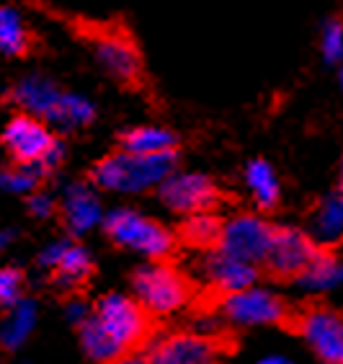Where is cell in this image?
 <instances>
[{"label": "cell", "mask_w": 343, "mask_h": 364, "mask_svg": "<svg viewBox=\"0 0 343 364\" xmlns=\"http://www.w3.org/2000/svg\"><path fill=\"white\" fill-rule=\"evenodd\" d=\"M11 101L60 132L85 129L98 117V106L91 96L65 88L47 73H26L18 77L11 85Z\"/></svg>", "instance_id": "6da1fadb"}, {"label": "cell", "mask_w": 343, "mask_h": 364, "mask_svg": "<svg viewBox=\"0 0 343 364\" xmlns=\"http://www.w3.org/2000/svg\"><path fill=\"white\" fill-rule=\"evenodd\" d=\"M175 168H178V150L160 155L114 150L93 163L91 181L96 189L111 191V194H147V191H158V186Z\"/></svg>", "instance_id": "7a4b0ae2"}, {"label": "cell", "mask_w": 343, "mask_h": 364, "mask_svg": "<svg viewBox=\"0 0 343 364\" xmlns=\"http://www.w3.org/2000/svg\"><path fill=\"white\" fill-rule=\"evenodd\" d=\"M0 142L13 163L39 166L44 173H55L62 166L67 147L55 134V129L34 114L18 112L3 124Z\"/></svg>", "instance_id": "3957f363"}, {"label": "cell", "mask_w": 343, "mask_h": 364, "mask_svg": "<svg viewBox=\"0 0 343 364\" xmlns=\"http://www.w3.org/2000/svg\"><path fill=\"white\" fill-rule=\"evenodd\" d=\"M104 232L114 245L140 253L147 261L168 259L175 248L173 230L150 215L137 212L134 207H116V210L106 212Z\"/></svg>", "instance_id": "277c9868"}, {"label": "cell", "mask_w": 343, "mask_h": 364, "mask_svg": "<svg viewBox=\"0 0 343 364\" xmlns=\"http://www.w3.org/2000/svg\"><path fill=\"white\" fill-rule=\"evenodd\" d=\"M132 294L150 316H173L191 297L186 274L163 261H145L132 274Z\"/></svg>", "instance_id": "5b68a950"}, {"label": "cell", "mask_w": 343, "mask_h": 364, "mask_svg": "<svg viewBox=\"0 0 343 364\" xmlns=\"http://www.w3.org/2000/svg\"><path fill=\"white\" fill-rule=\"evenodd\" d=\"M93 318L119 346L121 354L145 349V343H150V313L137 302L134 294H104L93 305Z\"/></svg>", "instance_id": "8992f818"}, {"label": "cell", "mask_w": 343, "mask_h": 364, "mask_svg": "<svg viewBox=\"0 0 343 364\" xmlns=\"http://www.w3.org/2000/svg\"><path fill=\"white\" fill-rule=\"evenodd\" d=\"M289 328L305 338L322 364H343V313L325 302H310L297 310Z\"/></svg>", "instance_id": "52a82bcc"}, {"label": "cell", "mask_w": 343, "mask_h": 364, "mask_svg": "<svg viewBox=\"0 0 343 364\" xmlns=\"http://www.w3.org/2000/svg\"><path fill=\"white\" fill-rule=\"evenodd\" d=\"M217 313L224 321L235 323V326H284L289 328L294 318V310L289 308L284 297L266 287L253 284L240 292L222 294Z\"/></svg>", "instance_id": "ba28073f"}, {"label": "cell", "mask_w": 343, "mask_h": 364, "mask_svg": "<svg viewBox=\"0 0 343 364\" xmlns=\"http://www.w3.org/2000/svg\"><path fill=\"white\" fill-rule=\"evenodd\" d=\"M36 264L44 272H49L52 284L65 294H75L77 289H83V284L91 279L96 269L91 248H85L70 235L49 240L36 256Z\"/></svg>", "instance_id": "9c48e42d"}, {"label": "cell", "mask_w": 343, "mask_h": 364, "mask_svg": "<svg viewBox=\"0 0 343 364\" xmlns=\"http://www.w3.org/2000/svg\"><path fill=\"white\" fill-rule=\"evenodd\" d=\"M273 230H276V225H271L256 212H238L222 223V235H219L217 248L235 256V259H243L253 267L263 269Z\"/></svg>", "instance_id": "30bf717a"}, {"label": "cell", "mask_w": 343, "mask_h": 364, "mask_svg": "<svg viewBox=\"0 0 343 364\" xmlns=\"http://www.w3.org/2000/svg\"><path fill=\"white\" fill-rule=\"evenodd\" d=\"M158 199H160L175 215H196V212H209L219 202L217 183L207 173L199 171H181L175 168L165 181L158 186Z\"/></svg>", "instance_id": "8fae6325"}, {"label": "cell", "mask_w": 343, "mask_h": 364, "mask_svg": "<svg viewBox=\"0 0 343 364\" xmlns=\"http://www.w3.org/2000/svg\"><path fill=\"white\" fill-rule=\"evenodd\" d=\"M320 245L310 238L307 230L300 228H276L271 238V248L266 253L263 269L268 277L281 282H297L302 272L315 259Z\"/></svg>", "instance_id": "7c38bea8"}, {"label": "cell", "mask_w": 343, "mask_h": 364, "mask_svg": "<svg viewBox=\"0 0 343 364\" xmlns=\"http://www.w3.org/2000/svg\"><path fill=\"white\" fill-rule=\"evenodd\" d=\"M88 47L96 60V65L114 77L116 83L134 85L142 75V57L140 49L134 47V42L124 31L116 28H101L96 34L88 36Z\"/></svg>", "instance_id": "4fadbf2b"}, {"label": "cell", "mask_w": 343, "mask_h": 364, "mask_svg": "<svg viewBox=\"0 0 343 364\" xmlns=\"http://www.w3.org/2000/svg\"><path fill=\"white\" fill-rule=\"evenodd\" d=\"M150 364H219L222 343L212 333H189L178 331L147 343Z\"/></svg>", "instance_id": "5bb4252c"}, {"label": "cell", "mask_w": 343, "mask_h": 364, "mask_svg": "<svg viewBox=\"0 0 343 364\" xmlns=\"http://www.w3.org/2000/svg\"><path fill=\"white\" fill-rule=\"evenodd\" d=\"M104 204L93 181H70L60 194V220L70 238H83L104 228Z\"/></svg>", "instance_id": "9a60e30c"}, {"label": "cell", "mask_w": 343, "mask_h": 364, "mask_svg": "<svg viewBox=\"0 0 343 364\" xmlns=\"http://www.w3.org/2000/svg\"><path fill=\"white\" fill-rule=\"evenodd\" d=\"M199 269H202L204 279L209 282V287L217 289L219 294H232L253 287V284H258L261 274L258 267H253L243 259H235V256L219 251V248L204 251Z\"/></svg>", "instance_id": "2e32d148"}, {"label": "cell", "mask_w": 343, "mask_h": 364, "mask_svg": "<svg viewBox=\"0 0 343 364\" xmlns=\"http://www.w3.org/2000/svg\"><path fill=\"white\" fill-rule=\"evenodd\" d=\"M307 235L320 248L336 245L343 240V191H330L315 204L310 215Z\"/></svg>", "instance_id": "e0dca14e"}, {"label": "cell", "mask_w": 343, "mask_h": 364, "mask_svg": "<svg viewBox=\"0 0 343 364\" xmlns=\"http://www.w3.org/2000/svg\"><path fill=\"white\" fill-rule=\"evenodd\" d=\"M39 321V305L34 297H23L21 302H16L13 308L6 310V316L0 318V349L6 351H18L23 343L31 338Z\"/></svg>", "instance_id": "ac0fdd59"}, {"label": "cell", "mask_w": 343, "mask_h": 364, "mask_svg": "<svg viewBox=\"0 0 343 364\" xmlns=\"http://www.w3.org/2000/svg\"><path fill=\"white\" fill-rule=\"evenodd\" d=\"M31 44H34V34L26 14L13 3H0V57H8V60L23 57L28 55Z\"/></svg>", "instance_id": "d6986e66"}, {"label": "cell", "mask_w": 343, "mask_h": 364, "mask_svg": "<svg viewBox=\"0 0 343 364\" xmlns=\"http://www.w3.org/2000/svg\"><path fill=\"white\" fill-rule=\"evenodd\" d=\"M243 181L258 210H276V204L281 199V183L271 163L263 161V158L248 161L243 168Z\"/></svg>", "instance_id": "ffe728a7"}, {"label": "cell", "mask_w": 343, "mask_h": 364, "mask_svg": "<svg viewBox=\"0 0 343 364\" xmlns=\"http://www.w3.org/2000/svg\"><path fill=\"white\" fill-rule=\"evenodd\" d=\"M119 150L137 155H160V153H175L178 150V134L168 127L158 124H140L121 132Z\"/></svg>", "instance_id": "44dd1931"}, {"label": "cell", "mask_w": 343, "mask_h": 364, "mask_svg": "<svg viewBox=\"0 0 343 364\" xmlns=\"http://www.w3.org/2000/svg\"><path fill=\"white\" fill-rule=\"evenodd\" d=\"M297 284L310 292H328V289L343 284V256L320 248L315 253V259L310 261V267L302 272Z\"/></svg>", "instance_id": "7402d4cb"}, {"label": "cell", "mask_w": 343, "mask_h": 364, "mask_svg": "<svg viewBox=\"0 0 343 364\" xmlns=\"http://www.w3.org/2000/svg\"><path fill=\"white\" fill-rule=\"evenodd\" d=\"M77 336H80V346H83L85 357L91 359V362L111 364L119 357H124L119 346L111 341V336L98 326V321L93 318V313H91L88 321H83L80 326H77Z\"/></svg>", "instance_id": "603a6c76"}, {"label": "cell", "mask_w": 343, "mask_h": 364, "mask_svg": "<svg viewBox=\"0 0 343 364\" xmlns=\"http://www.w3.org/2000/svg\"><path fill=\"white\" fill-rule=\"evenodd\" d=\"M222 223L214 212H196L189 215L181 225V238L186 240L194 248H202V251H209V248H217L219 235H222Z\"/></svg>", "instance_id": "cb8c5ba5"}, {"label": "cell", "mask_w": 343, "mask_h": 364, "mask_svg": "<svg viewBox=\"0 0 343 364\" xmlns=\"http://www.w3.org/2000/svg\"><path fill=\"white\" fill-rule=\"evenodd\" d=\"M44 178H47V173L39 166L13 163L8 168H0V191L11 196H28L36 189H42Z\"/></svg>", "instance_id": "d4e9b609"}, {"label": "cell", "mask_w": 343, "mask_h": 364, "mask_svg": "<svg viewBox=\"0 0 343 364\" xmlns=\"http://www.w3.org/2000/svg\"><path fill=\"white\" fill-rule=\"evenodd\" d=\"M26 297V274L18 267H0V310L13 308Z\"/></svg>", "instance_id": "484cf974"}, {"label": "cell", "mask_w": 343, "mask_h": 364, "mask_svg": "<svg viewBox=\"0 0 343 364\" xmlns=\"http://www.w3.org/2000/svg\"><path fill=\"white\" fill-rule=\"evenodd\" d=\"M320 55L325 63L341 65L343 63V21L341 18H325L320 26Z\"/></svg>", "instance_id": "4316f807"}, {"label": "cell", "mask_w": 343, "mask_h": 364, "mask_svg": "<svg viewBox=\"0 0 343 364\" xmlns=\"http://www.w3.org/2000/svg\"><path fill=\"white\" fill-rule=\"evenodd\" d=\"M26 210L34 220H52L60 215V196H55L42 186L26 196Z\"/></svg>", "instance_id": "83f0119b"}, {"label": "cell", "mask_w": 343, "mask_h": 364, "mask_svg": "<svg viewBox=\"0 0 343 364\" xmlns=\"http://www.w3.org/2000/svg\"><path fill=\"white\" fill-rule=\"evenodd\" d=\"M91 313H93V305L88 300H83V294H70L67 302H65V316H67V321H70L75 328L83 321H88Z\"/></svg>", "instance_id": "f1b7e54d"}, {"label": "cell", "mask_w": 343, "mask_h": 364, "mask_svg": "<svg viewBox=\"0 0 343 364\" xmlns=\"http://www.w3.org/2000/svg\"><path fill=\"white\" fill-rule=\"evenodd\" d=\"M16 240H18V230L16 228H0V253H6Z\"/></svg>", "instance_id": "f546056e"}, {"label": "cell", "mask_w": 343, "mask_h": 364, "mask_svg": "<svg viewBox=\"0 0 343 364\" xmlns=\"http://www.w3.org/2000/svg\"><path fill=\"white\" fill-rule=\"evenodd\" d=\"M111 364H150V362H147L145 349H137V351H129V354H124V357H119L116 362H111Z\"/></svg>", "instance_id": "4dcf8cb0"}, {"label": "cell", "mask_w": 343, "mask_h": 364, "mask_svg": "<svg viewBox=\"0 0 343 364\" xmlns=\"http://www.w3.org/2000/svg\"><path fill=\"white\" fill-rule=\"evenodd\" d=\"M258 364H292V362L284 359V357H266V359H261Z\"/></svg>", "instance_id": "1f68e13d"}, {"label": "cell", "mask_w": 343, "mask_h": 364, "mask_svg": "<svg viewBox=\"0 0 343 364\" xmlns=\"http://www.w3.org/2000/svg\"><path fill=\"white\" fill-rule=\"evenodd\" d=\"M338 191H343V161H341V171H338Z\"/></svg>", "instance_id": "d6a6232c"}, {"label": "cell", "mask_w": 343, "mask_h": 364, "mask_svg": "<svg viewBox=\"0 0 343 364\" xmlns=\"http://www.w3.org/2000/svg\"><path fill=\"white\" fill-rule=\"evenodd\" d=\"M338 75H341V83H343V63L338 65Z\"/></svg>", "instance_id": "836d02e7"}, {"label": "cell", "mask_w": 343, "mask_h": 364, "mask_svg": "<svg viewBox=\"0 0 343 364\" xmlns=\"http://www.w3.org/2000/svg\"><path fill=\"white\" fill-rule=\"evenodd\" d=\"M341 248H343V240H341Z\"/></svg>", "instance_id": "e575fe53"}]
</instances>
